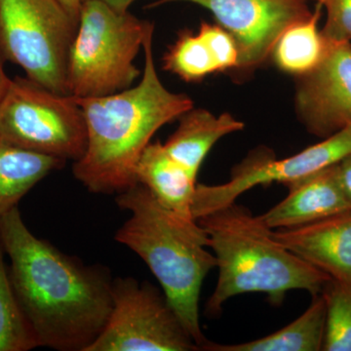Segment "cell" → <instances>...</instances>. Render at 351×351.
I'll list each match as a JSON object with an SVG mask.
<instances>
[{
    "instance_id": "cell-4",
    "label": "cell",
    "mask_w": 351,
    "mask_h": 351,
    "mask_svg": "<svg viewBox=\"0 0 351 351\" xmlns=\"http://www.w3.org/2000/svg\"><path fill=\"white\" fill-rule=\"evenodd\" d=\"M209 237L219 269L207 302L210 316L218 315L230 298L263 293L274 304L291 290L320 295L332 280L277 241L260 216L233 202L196 219Z\"/></svg>"
},
{
    "instance_id": "cell-27",
    "label": "cell",
    "mask_w": 351,
    "mask_h": 351,
    "mask_svg": "<svg viewBox=\"0 0 351 351\" xmlns=\"http://www.w3.org/2000/svg\"><path fill=\"white\" fill-rule=\"evenodd\" d=\"M9 82H10V78L6 75L5 69H4V61L0 56V101L5 93Z\"/></svg>"
},
{
    "instance_id": "cell-18",
    "label": "cell",
    "mask_w": 351,
    "mask_h": 351,
    "mask_svg": "<svg viewBox=\"0 0 351 351\" xmlns=\"http://www.w3.org/2000/svg\"><path fill=\"white\" fill-rule=\"evenodd\" d=\"M321 7L313 15L288 27L278 38L272 56L284 73L299 77L311 73L324 59L327 40L318 29Z\"/></svg>"
},
{
    "instance_id": "cell-20",
    "label": "cell",
    "mask_w": 351,
    "mask_h": 351,
    "mask_svg": "<svg viewBox=\"0 0 351 351\" xmlns=\"http://www.w3.org/2000/svg\"><path fill=\"white\" fill-rule=\"evenodd\" d=\"M163 69L186 82H197L218 73L211 51L199 34L184 29L163 57Z\"/></svg>"
},
{
    "instance_id": "cell-19",
    "label": "cell",
    "mask_w": 351,
    "mask_h": 351,
    "mask_svg": "<svg viewBox=\"0 0 351 351\" xmlns=\"http://www.w3.org/2000/svg\"><path fill=\"white\" fill-rule=\"evenodd\" d=\"M4 254L0 242V351H27L40 348L14 292Z\"/></svg>"
},
{
    "instance_id": "cell-22",
    "label": "cell",
    "mask_w": 351,
    "mask_h": 351,
    "mask_svg": "<svg viewBox=\"0 0 351 351\" xmlns=\"http://www.w3.org/2000/svg\"><path fill=\"white\" fill-rule=\"evenodd\" d=\"M198 34L211 51L218 71H235L239 63V50L234 38L223 27L202 22Z\"/></svg>"
},
{
    "instance_id": "cell-25",
    "label": "cell",
    "mask_w": 351,
    "mask_h": 351,
    "mask_svg": "<svg viewBox=\"0 0 351 351\" xmlns=\"http://www.w3.org/2000/svg\"><path fill=\"white\" fill-rule=\"evenodd\" d=\"M58 1L66 9V12L73 17V19L78 22L82 0H58Z\"/></svg>"
},
{
    "instance_id": "cell-11",
    "label": "cell",
    "mask_w": 351,
    "mask_h": 351,
    "mask_svg": "<svg viewBox=\"0 0 351 351\" xmlns=\"http://www.w3.org/2000/svg\"><path fill=\"white\" fill-rule=\"evenodd\" d=\"M295 110L307 131L317 137L351 127V43L327 41L319 66L299 77Z\"/></svg>"
},
{
    "instance_id": "cell-14",
    "label": "cell",
    "mask_w": 351,
    "mask_h": 351,
    "mask_svg": "<svg viewBox=\"0 0 351 351\" xmlns=\"http://www.w3.org/2000/svg\"><path fill=\"white\" fill-rule=\"evenodd\" d=\"M135 172L138 184L149 189L164 208L182 218L195 219L191 207L196 179L169 156L159 141L145 147Z\"/></svg>"
},
{
    "instance_id": "cell-3",
    "label": "cell",
    "mask_w": 351,
    "mask_h": 351,
    "mask_svg": "<svg viewBox=\"0 0 351 351\" xmlns=\"http://www.w3.org/2000/svg\"><path fill=\"white\" fill-rule=\"evenodd\" d=\"M117 206L131 214L114 239L147 263L166 299L200 350L207 343L199 322V295L205 277L217 267L206 250L210 239L195 219L164 208L143 184L117 195Z\"/></svg>"
},
{
    "instance_id": "cell-16",
    "label": "cell",
    "mask_w": 351,
    "mask_h": 351,
    "mask_svg": "<svg viewBox=\"0 0 351 351\" xmlns=\"http://www.w3.org/2000/svg\"><path fill=\"white\" fill-rule=\"evenodd\" d=\"M326 302L322 294L313 295L308 308L287 326L263 338L237 345H218L208 341V351H319L324 343Z\"/></svg>"
},
{
    "instance_id": "cell-8",
    "label": "cell",
    "mask_w": 351,
    "mask_h": 351,
    "mask_svg": "<svg viewBox=\"0 0 351 351\" xmlns=\"http://www.w3.org/2000/svg\"><path fill=\"white\" fill-rule=\"evenodd\" d=\"M112 311L87 351L200 350L163 291L134 277L112 281Z\"/></svg>"
},
{
    "instance_id": "cell-12",
    "label": "cell",
    "mask_w": 351,
    "mask_h": 351,
    "mask_svg": "<svg viewBox=\"0 0 351 351\" xmlns=\"http://www.w3.org/2000/svg\"><path fill=\"white\" fill-rule=\"evenodd\" d=\"M272 235L332 280L351 283V211L299 228L272 230Z\"/></svg>"
},
{
    "instance_id": "cell-21",
    "label": "cell",
    "mask_w": 351,
    "mask_h": 351,
    "mask_svg": "<svg viewBox=\"0 0 351 351\" xmlns=\"http://www.w3.org/2000/svg\"><path fill=\"white\" fill-rule=\"evenodd\" d=\"M321 294L327 309L322 350L351 351V283L331 280Z\"/></svg>"
},
{
    "instance_id": "cell-1",
    "label": "cell",
    "mask_w": 351,
    "mask_h": 351,
    "mask_svg": "<svg viewBox=\"0 0 351 351\" xmlns=\"http://www.w3.org/2000/svg\"><path fill=\"white\" fill-rule=\"evenodd\" d=\"M0 242L10 258L14 292L40 348L87 351L112 311L110 269L85 265L36 237L18 207L0 217Z\"/></svg>"
},
{
    "instance_id": "cell-23",
    "label": "cell",
    "mask_w": 351,
    "mask_h": 351,
    "mask_svg": "<svg viewBox=\"0 0 351 351\" xmlns=\"http://www.w3.org/2000/svg\"><path fill=\"white\" fill-rule=\"evenodd\" d=\"M326 10L323 36L330 43H351V0H314Z\"/></svg>"
},
{
    "instance_id": "cell-13",
    "label": "cell",
    "mask_w": 351,
    "mask_h": 351,
    "mask_svg": "<svg viewBox=\"0 0 351 351\" xmlns=\"http://www.w3.org/2000/svg\"><path fill=\"white\" fill-rule=\"evenodd\" d=\"M336 165L288 186V195L260 215L263 223L274 230H286L351 211L339 184Z\"/></svg>"
},
{
    "instance_id": "cell-9",
    "label": "cell",
    "mask_w": 351,
    "mask_h": 351,
    "mask_svg": "<svg viewBox=\"0 0 351 351\" xmlns=\"http://www.w3.org/2000/svg\"><path fill=\"white\" fill-rule=\"evenodd\" d=\"M350 154L351 127H348L287 158L278 160L267 154L250 156L234 168L232 178L226 184H196L191 207L193 219H198L235 202L239 196L255 186L274 182L290 186L339 163Z\"/></svg>"
},
{
    "instance_id": "cell-26",
    "label": "cell",
    "mask_w": 351,
    "mask_h": 351,
    "mask_svg": "<svg viewBox=\"0 0 351 351\" xmlns=\"http://www.w3.org/2000/svg\"><path fill=\"white\" fill-rule=\"evenodd\" d=\"M105 2L108 6L117 10V12L123 13L128 11L129 7L136 1V0H101Z\"/></svg>"
},
{
    "instance_id": "cell-6",
    "label": "cell",
    "mask_w": 351,
    "mask_h": 351,
    "mask_svg": "<svg viewBox=\"0 0 351 351\" xmlns=\"http://www.w3.org/2000/svg\"><path fill=\"white\" fill-rule=\"evenodd\" d=\"M78 22L58 0H0V56L55 93L69 95V52Z\"/></svg>"
},
{
    "instance_id": "cell-5",
    "label": "cell",
    "mask_w": 351,
    "mask_h": 351,
    "mask_svg": "<svg viewBox=\"0 0 351 351\" xmlns=\"http://www.w3.org/2000/svg\"><path fill=\"white\" fill-rule=\"evenodd\" d=\"M152 27L129 11L117 12L101 0H82L69 52V95L96 98L132 87L141 75L134 62Z\"/></svg>"
},
{
    "instance_id": "cell-24",
    "label": "cell",
    "mask_w": 351,
    "mask_h": 351,
    "mask_svg": "<svg viewBox=\"0 0 351 351\" xmlns=\"http://www.w3.org/2000/svg\"><path fill=\"white\" fill-rule=\"evenodd\" d=\"M339 184L351 206V154L337 163Z\"/></svg>"
},
{
    "instance_id": "cell-15",
    "label": "cell",
    "mask_w": 351,
    "mask_h": 351,
    "mask_svg": "<svg viewBox=\"0 0 351 351\" xmlns=\"http://www.w3.org/2000/svg\"><path fill=\"white\" fill-rule=\"evenodd\" d=\"M179 120L177 130L163 145L169 156L195 179L203 161L217 142L244 128V124L230 113L216 117L203 108H193Z\"/></svg>"
},
{
    "instance_id": "cell-7",
    "label": "cell",
    "mask_w": 351,
    "mask_h": 351,
    "mask_svg": "<svg viewBox=\"0 0 351 351\" xmlns=\"http://www.w3.org/2000/svg\"><path fill=\"white\" fill-rule=\"evenodd\" d=\"M0 138L27 151L75 162L86 152V121L75 97L16 76L0 101Z\"/></svg>"
},
{
    "instance_id": "cell-10",
    "label": "cell",
    "mask_w": 351,
    "mask_h": 351,
    "mask_svg": "<svg viewBox=\"0 0 351 351\" xmlns=\"http://www.w3.org/2000/svg\"><path fill=\"white\" fill-rule=\"evenodd\" d=\"M169 2H191L206 8L232 34L239 50L235 71H250L272 54L282 32L313 15L308 0H158L152 7Z\"/></svg>"
},
{
    "instance_id": "cell-2",
    "label": "cell",
    "mask_w": 351,
    "mask_h": 351,
    "mask_svg": "<svg viewBox=\"0 0 351 351\" xmlns=\"http://www.w3.org/2000/svg\"><path fill=\"white\" fill-rule=\"evenodd\" d=\"M154 32L143 44L145 66L136 86L108 96L75 97L86 121L87 147L73 171L90 193L119 195L138 184L136 165L154 134L193 108L188 95L173 93L161 82L152 52Z\"/></svg>"
},
{
    "instance_id": "cell-17",
    "label": "cell",
    "mask_w": 351,
    "mask_h": 351,
    "mask_svg": "<svg viewBox=\"0 0 351 351\" xmlns=\"http://www.w3.org/2000/svg\"><path fill=\"white\" fill-rule=\"evenodd\" d=\"M66 161L21 149L0 138V217L18 207L23 197Z\"/></svg>"
}]
</instances>
